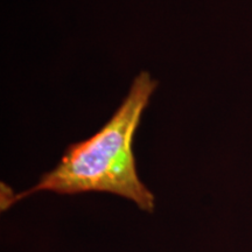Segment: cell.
<instances>
[{"label": "cell", "instance_id": "obj_1", "mask_svg": "<svg viewBox=\"0 0 252 252\" xmlns=\"http://www.w3.org/2000/svg\"><path fill=\"white\" fill-rule=\"evenodd\" d=\"M157 87L158 81L149 71L139 72L109 122L88 139L69 145L52 171L28 190L1 203L2 209L39 191L61 195L100 191L127 198L143 212L153 213L156 196L138 175L132 146Z\"/></svg>", "mask_w": 252, "mask_h": 252}]
</instances>
